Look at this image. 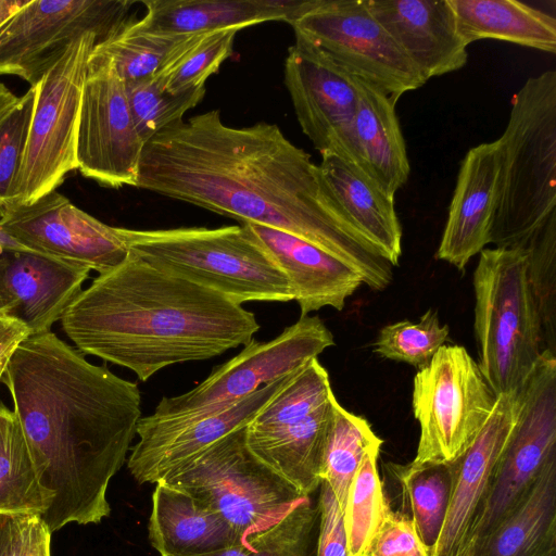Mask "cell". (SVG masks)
I'll return each instance as SVG.
<instances>
[{"label":"cell","instance_id":"cell-45","mask_svg":"<svg viewBox=\"0 0 556 556\" xmlns=\"http://www.w3.org/2000/svg\"><path fill=\"white\" fill-rule=\"evenodd\" d=\"M29 336L28 328L20 319L0 313V361L10 357L18 344Z\"/></svg>","mask_w":556,"mask_h":556},{"label":"cell","instance_id":"cell-26","mask_svg":"<svg viewBox=\"0 0 556 556\" xmlns=\"http://www.w3.org/2000/svg\"><path fill=\"white\" fill-rule=\"evenodd\" d=\"M334 394L305 418L266 431H249L250 450L309 496L321 483L326 441L332 419Z\"/></svg>","mask_w":556,"mask_h":556},{"label":"cell","instance_id":"cell-10","mask_svg":"<svg viewBox=\"0 0 556 556\" xmlns=\"http://www.w3.org/2000/svg\"><path fill=\"white\" fill-rule=\"evenodd\" d=\"M496 396L462 345H443L414 378L412 407L420 437L414 464L452 463L472 443Z\"/></svg>","mask_w":556,"mask_h":556},{"label":"cell","instance_id":"cell-40","mask_svg":"<svg viewBox=\"0 0 556 556\" xmlns=\"http://www.w3.org/2000/svg\"><path fill=\"white\" fill-rule=\"evenodd\" d=\"M450 328L441 325L438 312L428 309L419 323L402 320L384 326L374 352L383 358L403 362L418 370L426 367L448 339Z\"/></svg>","mask_w":556,"mask_h":556},{"label":"cell","instance_id":"cell-39","mask_svg":"<svg viewBox=\"0 0 556 556\" xmlns=\"http://www.w3.org/2000/svg\"><path fill=\"white\" fill-rule=\"evenodd\" d=\"M131 116L141 139L147 143L168 126L182 121L184 114L205 96V86L172 93L152 77L125 81Z\"/></svg>","mask_w":556,"mask_h":556},{"label":"cell","instance_id":"cell-48","mask_svg":"<svg viewBox=\"0 0 556 556\" xmlns=\"http://www.w3.org/2000/svg\"><path fill=\"white\" fill-rule=\"evenodd\" d=\"M10 516L0 515V556L9 553Z\"/></svg>","mask_w":556,"mask_h":556},{"label":"cell","instance_id":"cell-34","mask_svg":"<svg viewBox=\"0 0 556 556\" xmlns=\"http://www.w3.org/2000/svg\"><path fill=\"white\" fill-rule=\"evenodd\" d=\"M318 526V506L308 496L273 527L202 556H315Z\"/></svg>","mask_w":556,"mask_h":556},{"label":"cell","instance_id":"cell-33","mask_svg":"<svg viewBox=\"0 0 556 556\" xmlns=\"http://www.w3.org/2000/svg\"><path fill=\"white\" fill-rule=\"evenodd\" d=\"M238 28L184 35L153 76L166 91L179 93L205 86L232 53Z\"/></svg>","mask_w":556,"mask_h":556},{"label":"cell","instance_id":"cell-29","mask_svg":"<svg viewBox=\"0 0 556 556\" xmlns=\"http://www.w3.org/2000/svg\"><path fill=\"white\" fill-rule=\"evenodd\" d=\"M469 556H556V459L525 500Z\"/></svg>","mask_w":556,"mask_h":556},{"label":"cell","instance_id":"cell-32","mask_svg":"<svg viewBox=\"0 0 556 556\" xmlns=\"http://www.w3.org/2000/svg\"><path fill=\"white\" fill-rule=\"evenodd\" d=\"M383 441L362 416L346 410L336 399L332 419L326 441L321 481L331 489L344 511L352 481L365 454Z\"/></svg>","mask_w":556,"mask_h":556},{"label":"cell","instance_id":"cell-17","mask_svg":"<svg viewBox=\"0 0 556 556\" xmlns=\"http://www.w3.org/2000/svg\"><path fill=\"white\" fill-rule=\"evenodd\" d=\"M296 371L215 414L181 421L141 417L136 429L139 440L127 460L132 478L138 483H156L219 439L248 426Z\"/></svg>","mask_w":556,"mask_h":556},{"label":"cell","instance_id":"cell-44","mask_svg":"<svg viewBox=\"0 0 556 556\" xmlns=\"http://www.w3.org/2000/svg\"><path fill=\"white\" fill-rule=\"evenodd\" d=\"M51 534L40 515L11 516L8 556H51Z\"/></svg>","mask_w":556,"mask_h":556},{"label":"cell","instance_id":"cell-4","mask_svg":"<svg viewBox=\"0 0 556 556\" xmlns=\"http://www.w3.org/2000/svg\"><path fill=\"white\" fill-rule=\"evenodd\" d=\"M490 243L521 247L556 213V71L529 77L511 99Z\"/></svg>","mask_w":556,"mask_h":556},{"label":"cell","instance_id":"cell-49","mask_svg":"<svg viewBox=\"0 0 556 556\" xmlns=\"http://www.w3.org/2000/svg\"><path fill=\"white\" fill-rule=\"evenodd\" d=\"M17 99L18 97L0 81V117L16 103Z\"/></svg>","mask_w":556,"mask_h":556},{"label":"cell","instance_id":"cell-28","mask_svg":"<svg viewBox=\"0 0 556 556\" xmlns=\"http://www.w3.org/2000/svg\"><path fill=\"white\" fill-rule=\"evenodd\" d=\"M457 30L469 46L497 39L556 53V18L517 0H450Z\"/></svg>","mask_w":556,"mask_h":556},{"label":"cell","instance_id":"cell-12","mask_svg":"<svg viewBox=\"0 0 556 556\" xmlns=\"http://www.w3.org/2000/svg\"><path fill=\"white\" fill-rule=\"evenodd\" d=\"M290 25L296 37L389 96L400 99L427 83L366 0H318Z\"/></svg>","mask_w":556,"mask_h":556},{"label":"cell","instance_id":"cell-16","mask_svg":"<svg viewBox=\"0 0 556 556\" xmlns=\"http://www.w3.org/2000/svg\"><path fill=\"white\" fill-rule=\"evenodd\" d=\"M1 226L33 251L105 274L124 263L130 250L123 228L106 225L52 191L30 204L14 205Z\"/></svg>","mask_w":556,"mask_h":556},{"label":"cell","instance_id":"cell-24","mask_svg":"<svg viewBox=\"0 0 556 556\" xmlns=\"http://www.w3.org/2000/svg\"><path fill=\"white\" fill-rule=\"evenodd\" d=\"M149 540L161 556H202L241 541L219 514L163 481L152 495Z\"/></svg>","mask_w":556,"mask_h":556},{"label":"cell","instance_id":"cell-47","mask_svg":"<svg viewBox=\"0 0 556 556\" xmlns=\"http://www.w3.org/2000/svg\"><path fill=\"white\" fill-rule=\"evenodd\" d=\"M26 2L22 0H0V26Z\"/></svg>","mask_w":556,"mask_h":556},{"label":"cell","instance_id":"cell-22","mask_svg":"<svg viewBox=\"0 0 556 556\" xmlns=\"http://www.w3.org/2000/svg\"><path fill=\"white\" fill-rule=\"evenodd\" d=\"M241 225L287 277L300 317L326 306L342 311L364 283L345 263L296 236L253 223Z\"/></svg>","mask_w":556,"mask_h":556},{"label":"cell","instance_id":"cell-19","mask_svg":"<svg viewBox=\"0 0 556 556\" xmlns=\"http://www.w3.org/2000/svg\"><path fill=\"white\" fill-rule=\"evenodd\" d=\"M496 141L471 148L460 164L435 258L464 270L490 244L498 201Z\"/></svg>","mask_w":556,"mask_h":556},{"label":"cell","instance_id":"cell-41","mask_svg":"<svg viewBox=\"0 0 556 556\" xmlns=\"http://www.w3.org/2000/svg\"><path fill=\"white\" fill-rule=\"evenodd\" d=\"M35 105L29 89L0 117V218L16 205L15 192Z\"/></svg>","mask_w":556,"mask_h":556},{"label":"cell","instance_id":"cell-18","mask_svg":"<svg viewBox=\"0 0 556 556\" xmlns=\"http://www.w3.org/2000/svg\"><path fill=\"white\" fill-rule=\"evenodd\" d=\"M518 407L517 391L496 396L491 415L472 443L450 463L453 473L450 505L430 556H463L516 422Z\"/></svg>","mask_w":556,"mask_h":556},{"label":"cell","instance_id":"cell-5","mask_svg":"<svg viewBox=\"0 0 556 556\" xmlns=\"http://www.w3.org/2000/svg\"><path fill=\"white\" fill-rule=\"evenodd\" d=\"M123 235L140 260L236 303L293 301L285 274L242 225L123 228Z\"/></svg>","mask_w":556,"mask_h":556},{"label":"cell","instance_id":"cell-7","mask_svg":"<svg viewBox=\"0 0 556 556\" xmlns=\"http://www.w3.org/2000/svg\"><path fill=\"white\" fill-rule=\"evenodd\" d=\"M161 481L219 514L241 540L273 527L308 497L250 450L247 426L219 439Z\"/></svg>","mask_w":556,"mask_h":556},{"label":"cell","instance_id":"cell-8","mask_svg":"<svg viewBox=\"0 0 556 556\" xmlns=\"http://www.w3.org/2000/svg\"><path fill=\"white\" fill-rule=\"evenodd\" d=\"M103 38L88 31L72 41L35 84V105L17 178L16 205L55 191L77 169L76 135L83 86L94 46Z\"/></svg>","mask_w":556,"mask_h":556},{"label":"cell","instance_id":"cell-25","mask_svg":"<svg viewBox=\"0 0 556 556\" xmlns=\"http://www.w3.org/2000/svg\"><path fill=\"white\" fill-rule=\"evenodd\" d=\"M358 104L355 137L364 172L389 197L394 199L410 173L405 140L396 115L399 98L356 77Z\"/></svg>","mask_w":556,"mask_h":556},{"label":"cell","instance_id":"cell-37","mask_svg":"<svg viewBox=\"0 0 556 556\" xmlns=\"http://www.w3.org/2000/svg\"><path fill=\"white\" fill-rule=\"evenodd\" d=\"M527 279L541 319L546 350L556 354V213L521 245Z\"/></svg>","mask_w":556,"mask_h":556},{"label":"cell","instance_id":"cell-2","mask_svg":"<svg viewBox=\"0 0 556 556\" xmlns=\"http://www.w3.org/2000/svg\"><path fill=\"white\" fill-rule=\"evenodd\" d=\"M1 381L43 484L54 493L41 516L50 531L102 521L111 511L109 483L141 418L138 384L89 363L51 331L22 341Z\"/></svg>","mask_w":556,"mask_h":556},{"label":"cell","instance_id":"cell-38","mask_svg":"<svg viewBox=\"0 0 556 556\" xmlns=\"http://www.w3.org/2000/svg\"><path fill=\"white\" fill-rule=\"evenodd\" d=\"M182 36L140 31L125 22L96 48L113 61L124 81H131L154 76Z\"/></svg>","mask_w":556,"mask_h":556},{"label":"cell","instance_id":"cell-50","mask_svg":"<svg viewBox=\"0 0 556 556\" xmlns=\"http://www.w3.org/2000/svg\"><path fill=\"white\" fill-rule=\"evenodd\" d=\"M1 251H2V249H0V252ZM13 306H14L13 300L4 290L2 282H1V278H0V313H5V314L10 315Z\"/></svg>","mask_w":556,"mask_h":556},{"label":"cell","instance_id":"cell-46","mask_svg":"<svg viewBox=\"0 0 556 556\" xmlns=\"http://www.w3.org/2000/svg\"><path fill=\"white\" fill-rule=\"evenodd\" d=\"M0 249L5 251H33L12 237L0 224Z\"/></svg>","mask_w":556,"mask_h":556},{"label":"cell","instance_id":"cell-6","mask_svg":"<svg viewBox=\"0 0 556 556\" xmlns=\"http://www.w3.org/2000/svg\"><path fill=\"white\" fill-rule=\"evenodd\" d=\"M473 273L479 369L495 396L517 391L545 348L522 247L485 248Z\"/></svg>","mask_w":556,"mask_h":556},{"label":"cell","instance_id":"cell-21","mask_svg":"<svg viewBox=\"0 0 556 556\" xmlns=\"http://www.w3.org/2000/svg\"><path fill=\"white\" fill-rule=\"evenodd\" d=\"M90 269L37 251L0 252V278L13 300L11 316L30 336L51 331L81 292Z\"/></svg>","mask_w":556,"mask_h":556},{"label":"cell","instance_id":"cell-36","mask_svg":"<svg viewBox=\"0 0 556 556\" xmlns=\"http://www.w3.org/2000/svg\"><path fill=\"white\" fill-rule=\"evenodd\" d=\"M333 394L326 368L317 358L300 368L289 382L247 426L249 431H266L305 418Z\"/></svg>","mask_w":556,"mask_h":556},{"label":"cell","instance_id":"cell-30","mask_svg":"<svg viewBox=\"0 0 556 556\" xmlns=\"http://www.w3.org/2000/svg\"><path fill=\"white\" fill-rule=\"evenodd\" d=\"M53 497L13 410L0 402V515L42 516Z\"/></svg>","mask_w":556,"mask_h":556},{"label":"cell","instance_id":"cell-31","mask_svg":"<svg viewBox=\"0 0 556 556\" xmlns=\"http://www.w3.org/2000/svg\"><path fill=\"white\" fill-rule=\"evenodd\" d=\"M386 469L401 483L416 533L430 556L450 505L453 483L451 464L388 463Z\"/></svg>","mask_w":556,"mask_h":556},{"label":"cell","instance_id":"cell-14","mask_svg":"<svg viewBox=\"0 0 556 556\" xmlns=\"http://www.w3.org/2000/svg\"><path fill=\"white\" fill-rule=\"evenodd\" d=\"M127 0L27 1L0 26V75L37 84L68 45L88 31L105 39L123 25Z\"/></svg>","mask_w":556,"mask_h":556},{"label":"cell","instance_id":"cell-35","mask_svg":"<svg viewBox=\"0 0 556 556\" xmlns=\"http://www.w3.org/2000/svg\"><path fill=\"white\" fill-rule=\"evenodd\" d=\"M380 448L372 447L365 454L350 488L343 511L349 556H366L372 538L391 508L377 469Z\"/></svg>","mask_w":556,"mask_h":556},{"label":"cell","instance_id":"cell-11","mask_svg":"<svg viewBox=\"0 0 556 556\" xmlns=\"http://www.w3.org/2000/svg\"><path fill=\"white\" fill-rule=\"evenodd\" d=\"M333 344L331 331L319 317H300L273 340L252 339L238 355L216 367L190 391L163 396L149 416L181 421L215 414L293 374Z\"/></svg>","mask_w":556,"mask_h":556},{"label":"cell","instance_id":"cell-1","mask_svg":"<svg viewBox=\"0 0 556 556\" xmlns=\"http://www.w3.org/2000/svg\"><path fill=\"white\" fill-rule=\"evenodd\" d=\"M136 187L296 236L371 290L393 280L392 265L350 220L319 165L275 124L230 127L217 110L179 121L144 144Z\"/></svg>","mask_w":556,"mask_h":556},{"label":"cell","instance_id":"cell-51","mask_svg":"<svg viewBox=\"0 0 556 556\" xmlns=\"http://www.w3.org/2000/svg\"><path fill=\"white\" fill-rule=\"evenodd\" d=\"M8 361H9V357H7V358H4V359L0 361V381H1V379H2V375H3V372H4V369H5V366H7V364H8Z\"/></svg>","mask_w":556,"mask_h":556},{"label":"cell","instance_id":"cell-23","mask_svg":"<svg viewBox=\"0 0 556 556\" xmlns=\"http://www.w3.org/2000/svg\"><path fill=\"white\" fill-rule=\"evenodd\" d=\"M317 0H149L146 15L131 22L140 31L189 35L254 26L268 21L290 24Z\"/></svg>","mask_w":556,"mask_h":556},{"label":"cell","instance_id":"cell-9","mask_svg":"<svg viewBox=\"0 0 556 556\" xmlns=\"http://www.w3.org/2000/svg\"><path fill=\"white\" fill-rule=\"evenodd\" d=\"M517 393V419L463 556L514 513L545 466L556 459V355L544 350Z\"/></svg>","mask_w":556,"mask_h":556},{"label":"cell","instance_id":"cell-3","mask_svg":"<svg viewBox=\"0 0 556 556\" xmlns=\"http://www.w3.org/2000/svg\"><path fill=\"white\" fill-rule=\"evenodd\" d=\"M61 323L79 352L125 367L141 381L167 366L245 345L260 330L242 304L131 252L81 290Z\"/></svg>","mask_w":556,"mask_h":556},{"label":"cell","instance_id":"cell-13","mask_svg":"<svg viewBox=\"0 0 556 556\" xmlns=\"http://www.w3.org/2000/svg\"><path fill=\"white\" fill-rule=\"evenodd\" d=\"M144 144L131 116L124 79L113 61L94 46L80 99L77 169L104 187H136Z\"/></svg>","mask_w":556,"mask_h":556},{"label":"cell","instance_id":"cell-42","mask_svg":"<svg viewBox=\"0 0 556 556\" xmlns=\"http://www.w3.org/2000/svg\"><path fill=\"white\" fill-rule=\"evenodd\" d=\"M366 556H429L412 519L391 508L371 540Z\"/></svg>","mask_w":556,"mask_h":556},{"label":"cell","instance_id":"cell-43","mask_svg":"<svg viewBox=\"0 0 556 556\" xmlns=\"http://www.w3.org/2000/svg\"><path fill=\"white\" fill-rule=\"evenodd\" d=\"M317 506L319 526L315 556H349L343 511L325 481L319 485Z\"/></svg>","mask_w":556,"mask_h":556},{"label":"cell","instance_id":"cell-20","mask_svg":"<svg viewBox=\"0 0 556 556\" xmlns=\"http://www.w3.org/2000/svg\"><path fill=\"white\" fill-rule=\"evenodd\" d=\"M371 13L428 81L468 60L450 0H366Z\"/></svg>","mask_w":556,"mask_h":556},{"label":"cell","instance_id":"cell-27","mask_svg":"<svg viewBox=\"0 0 556 556\" xmlns=\"http://www.w3.org/2000/svg\"><path fill=\"white\" fill-rule=\"evenodd\" d=\"M319 168L339 205L383 258L399 266L402 227L394 199L357 165L333 154L321 155Z\"/></svg>","mask_w":556,"mask_h":556},{"label":"cell","instance_id":"cell-15","mask_svg":"<svg viewBox=\"0 0 556 556\" xmlns=\"http://www.w3.org/2000/svg\"><path fill=\"white\" fill-rule=\"evenodd\" d=\"M285 85L299 124L315 149L321 155H337L363 169L354 128L356 77L295 36L285 61Z\"/></svg>","mask_w":556,"mask_h":556}]
</instances>
